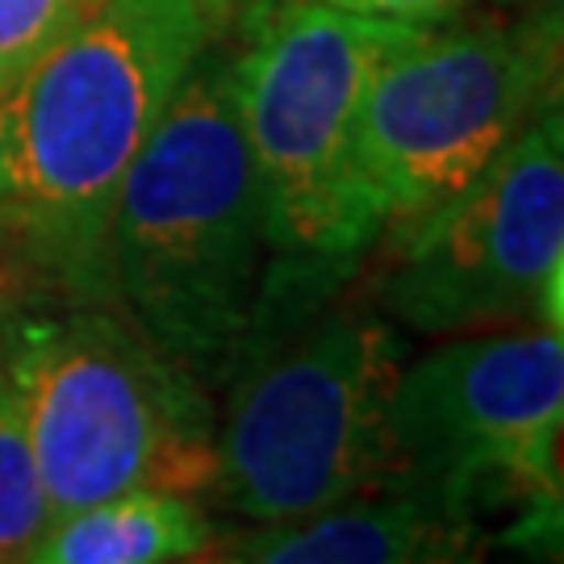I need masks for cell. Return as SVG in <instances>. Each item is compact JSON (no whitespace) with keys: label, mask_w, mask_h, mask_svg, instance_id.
<instances>
[{"label":"cell","mask_w":564,"mask_h":564,"mask_svg":"<svg viewBox=\"0 0 564 564\" xmlns=\"http://www.w3.org/2000/svg\"><path fill=\"white\" fill-rule=\"evenodd\" d=\"M209 39L197 0H101L0 93V209L34 293L113 310L121 181Z\"/></svg>","instance_id":"obj_1"},{"label":"cell","mask_w":564,"mask_h":564,"mask_svg":"<svg viewBox=\"0 0 564 564\" xmlns=\"http://www.w3.org/2000/svg\"><path fill=\"white\" fill-rule=\"evenodd\" d=\"M263 251L230 46L209 39L121 181L109 226L113 310L197 381L226 377L263 302Z\"/></svg>","instance_id":"obj_2"},{"label":"cell","mask_w":564,"mask_h":564,"mask_svg":"<svg viewBox=\"0 0 564 564\" xmlns=\"http://www.w3.org/2000/svg\"><path fill=\"white\" fill-rule=\"evenodd\" d=\"M0 368L25 410L51 519L126 489H214L218 440L202 381L118 310H21Z\"/></svg>","instance_id":"obj_3"},{"label":"cell","mask_w":564,"mask_h":564,"mask_svg":"<svg viewBox=\"0 0 564 564\" xmlns=\"http://www.w3.org/2000/svg\"><path fill=\"white\" fill-rule=\"evenodd\" d=\"M242 25L230 76L268 247L302 268H343L384 230L356 172L364 88L377 63L423 25L356 18L314 0H251Z\"/></svg>","instance_id":"obj_4"},{"label":"cell","mask_w":564,"mask_h":564,"mask_svg":"<svg viewBox=\"0 0 564 564\" xmlns=\"http://www.w3.org/2000/svg\"><path fill=\"white\" fill-rule=\"evenodd\" d=\"M398 335L364 310H330L251 360L218 435V494L256 523H293L402 485L389 423Z\"/></svg>","instance_id":"obj_5"},{"label":"cell","mask_w":564,"mask_h":564,"mask_svg":"<svg viewBox=\"0 0 564 564\" xmlns=\"http://www.w3.org/2000/svg\"><path fill=\"white\" fill-rule=\"evenodd\" d=\"M561 46L485 9L423 25L377 63L356 121V172L389 239L460 197L561 101Z\"/></svg>","instance_id":"obj_6"},{"label":"cell","mask_w":564,"mask_h":564,"mask_svg":"<svg viewBox=\"0 0 564 564\" xmlns=\"http://www.w3.org/2000/svg\"><path fill=\"white\" fill-rule=\"evenodd\" d=\"M381 305L423 335L561 330L564 109L544 105L477 181L393 239Z\"/></svg>","instance_id":"obj_7"},{"label":"cell","mask_w":564,"mask_h":564,"mask_svg":"<svg viewBox=\"0 0 564 564\" xmlns=\"http://www.w3.org/2000/svg\"><path fill=\"white\" fill-rule=\"evenodd\" d=\"M389 423L402 481L473 510L485 489L561 519L564 339L552 326L464 335L398 372Z\"/></svg>","instance_id":"obj_8"},{"label":"cell","mask_w":564,"mask_h":564,"mask_svg":"<svg viewBox=\"0 0 564 564\" xmlns=\"http://www.w3.org/2000/svg\"><path fill=\"white\" fill-rule=\"evenodd\" d=\"M242 564H485V547L468 506L402 481L310 519L268 523Z\"/></svg>","instance_id":"obj_9"},{"label":"cell","mask_w":564,"mask_h":564,"mask_svg":"<svg viewBox=\"0 0 564 564\" xmlns=\"http://www.w3.org/2000/svg\"><path fill=\"white\" fill-rule=\"evenodd\" d=\"M209 540L214 523L197 498L126 489L51 519L25 564H176Z\"/></svg>","instance_id":"obj_10"},{"label":"cell","mask_w":564,"mask_h":564,"mask_svg":"<svg viewBox=\"0 0 564 564\" xmlns=\"http://www.w3.org/2000/svg\"><path fill=\"white\" fill-rule=\"evenodd\" d=\"M51 523L42 473L25 431V410L0 368V564H25Z\"/></svg>","instance_id":"obj_11"},{"label":"cell","mask_w":564,"mask_h":564,"mask_svg":"<svg viewBox=\"0 0 564 564\" xmlns=\"http://www.w3.org/2000/svg\"><path fill=\"white\" fill-rule=\"evenodd\" d=\"M101 0H0V93Z\"/></svg>","instance_id":"obj_12"},{"label":"cell","mask_w":564,"mask_h":564,"mask_svg":"<svg viewBox=\"0 0 564 564\" xmlns=\"http://www.w3.org/2000/svg\"><path fill=\"white\" fill-rule=\"evenodd\" d=\"M339 13H356V18L393 21V25H444V21L468 13L473 0H314Z\"/></svg>","instance_id":"obj_13"},{"label":"cell","mask_w":564,"mask_h":564,"mask_svg":"<svg viewBox=\"0 0 564 564\" xmlns=\"http://www.w3.org/2000/svg\"><path fill=\"white\" fill-rule=\"evenodd\" d=\"M30 272L21 263L18 239H13V226L0 209V347L9 339V326L18 323V314L25 310V293H30Z\"/></svg>","instance_id":"obj_14"},{"label":"cell","mask_w":564,"mask_h":564,"mask_svg":"<svg viewBox=\"0 0 564 564\" xmlns=\"http://www.w3.org/2000/svg\"><path fill=\"white\" fill-rule=\"evenodd\" d=\"M494 9L544 39L564 42V0H494Z\"/></svg>","instance_id":"obj_15"},{"label":"cell","mask_w":564,"mask_h":564,"mask_svg":"<svg viewBox=\"0 0 564 564\" xmlns=\"http://www.w3.org/2000/svg\"><path fill=\"white\" fill-rule=\"evenodd\" d=\"M205 9V18L209 21H218V18H226L230 9H239V4H251V0H197Z\"/></svg>","instance_id":"obj_16"},{"label":"cell","mask_w":564,"mask_h":564,"mask_svg":"<svg viewBox=\"0 0 564 564\" xmlns=\"http://www.w3.org/2000/svg\"><path fill=\"white\" fill-rule=\"evenodd\" d=\"M0 202H4V118H0Z\"/></svg>","instance_id":"obj_17"},{"label":"cell","mask_w":564,"mask_h":564,"mask_svg":"<svg viewBox=\"0 0 564 564\" xmlns=\"http://www.w3.org/2000/svg\"><path fill=\"white\" fill-rule=\"evenodd\" d=\"M176 564H193V561H176Z\"/></svg>","instance_id":"obj_18"}]
</instances>
